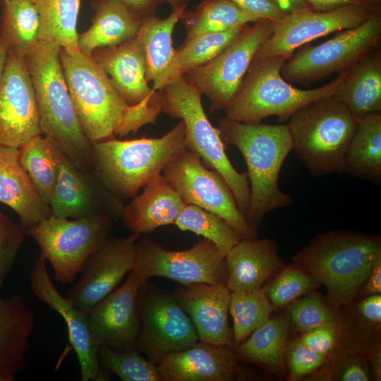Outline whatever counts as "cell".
I'll return each instance as SVG.
<instances>
[{"mask_svg": "<svg viewBox=\"0 0 381 381\" xmlns=\"http://www.w3.org/2000/svg\"><path fill=\"white\" fill-rule=\"evenodd\" d=\"M60 61L76 116L91 143L135 133L156 123L159 104H128L92 56L61 48Z\"/></svg>", "mask_w": 381, "mask_h": 381, "instance_id": "cell-1", "label": "cell"}, {"mask_svg": "<svg viewBox=\"0 0 381 381\" xmlns=\"http://www.w3.org/2000/svg\"><path fill=\"white\" fill-rule=\"evenodd\" d=\"M218 129L223 141L236 147L245 159L250 190L246 220L256 231L267 213L294 202L278 183L282 165L293 150L289 126L247 123L224 117Z\"/></svg>", "mask_w": 381, "mask_h": 381, "instance_id": "cell-2", "label": "cell"}, {"mask_svg": "<svg viewBox=\"0 0 381 381\" xmlns=\"http://www.w3.org/2000/svg\"><path fill=\"white\" fill-rule=\"evenodd\" d=\"M380 258V236L334 230L315 236L294 260L325 286L329 302L339 307L354 298Z\"/></svg>", "mask_w": 381, "mask_h": 381, "instance_id": "cell-3", "label": "cell"}, {"mask_svg": "<svg viewBox=\"0 0 381 381\" xmlns=\"http://www.w3.org/2000/svg\"><path fill=\"white\" fill-rule=\"evenodd\" d=\"M186 147L181 120L160 138L120 140L114 137L92 142V171L116 197L133 198L162 175L168 162Z\"/></svg>", "mask_w": 381, "mask_h": 381, "instance_id": "cell-4", "label": "cell"}, {"mask_svg": "<svg viewBox=\"0 0 381 381\" xmlns=\"http://www.w3.org/2000/svg\"><path fill=\"white\" fill-rule=\"evenodd\" d=\"M61 47L39 41L25 57L42 135L56 141L78 167L92 171L91 142L76 116L60 61Z\"/></svg>", "mask_w": 381, "mask_h": 381, "instance_id": "cell-5", "label": "cell"}, {"mask_svg": "<svg viewBox=\"0 0 381 381\" xmlns=\"http://www.w3.org/2000/svg\"><path fill=\"white\" fill-rule=\"evenodd\" d=\"M287 60L281 56L254 57L237 92L224 109L225 117L247 123H260L275 116L284 123L307 104L333 95L349 71L331 82L314 89H299L282 78Z\"/></svg>", "mask_w": 381, "mask_h": 381, "instance_id": "cell-6", "label": "cell"}, {"mask_svg": "<svg viewBox=\"0 0 381 381\" xmlns=\"http://www.w3.org/2000/svg\"><path fill=\"white\" fill-rule=\"evenodd\" d=\"M358 123L333 95L307 104L287 123L293 150L315 176L344 173L347 150Z\"/></svg>", "mask_w": 381, "mask_h": 381, "instance_id": "cell-7", "label": "cell"}, {"mask_svg": "<svg viewBox=\"0 0 381 381\" xmlns=\"http://www.w3.org/2000/svg\"><path fill=\"white\" fill-rule=\"evenodd\" d=\"M158 92L161 111L183 122L186 147L223 177L246 219L250 199L247 173L238 172L229 159L219 129L205 114L201 92L183 75Z\"/></svg>", "mask_w": 381, "mask_h": 381, "instance_id": "cell-8", "label": "cell"}, {"mask_svg": "<svg viewBox=\"0 0 381 381\" xmlns=\"http://www.w3.org/2000/svg\"><path fill=\"white\" fill-rule=\"evenodd\" d=\"M114 219L105 214L72 220L51 215L27 230L54 272L66 284L80 272L90 256L109 238Z\"/></svg>", "mask_w": 381, "mask_h": 381, "instance_id": "cell-9", "label": "cell"}, {"mask_svg": "<svg viewBox=\"0 0 381 381\" xmlns=\"http://www.w3.org/2000/svg\"><path fill=\"white\" fill-rule=\"evenodd\" d=\"M380 37L378 9L360 25L340 31L322 44L298 50L284 64L282 75L286 81L305 85L349 71L378 46Z\"/></svg>", "mask_w": 381, "mask_h": 381, "instance_id": "cell-10", "label": "cell"}, {"mask_svg": "<svg viewBox=\"0 0 381 381\" xmlns=\"http://www.w3.org/2000/svg\"><path fill=\"white\" fill-rule=\"evenodd\" d=\"M138 349L157 365L169 354L199 340L195 326L174 294L143 282L137 296Z\"/></svg>", "mask_w": 381, "mask_h": 381, "instance_id": "cell-11", "label": "cell"}, {"mask_svg": "<svg viewBox=\"0 0 381 381\" xmlns=\"http://www.w3.org/2000/svg\"><path fill=\"white\" fill-rule=\"evenodd\" d=\"M132 272L141 282L161 277L182 284L226 285L228 276L225 256L205 238L187 250L174 251L164 249L150 237L140 236L135 244Z\"/></svg>", "mask_w": 381, "mask_h": 381, "instance_id": "cell-12", "label": "cell"}, {"mask_svg": "<svg viewBox=\"0 0 381 381\" xmlns=\"http://www.w3.org/2000/svg\"><path fill=\"white\" fill-rule=\"evenodd\" d=\"M162 174L185 203L218 215L243 238L256 237L257 231L248 224L226 182L217 171L207 168L197 153L183 149Z\"/></svg>", "mask_w": 381, "mask_h": 381, "instance_id": "cell-13", "label": "cell"}, {"mask_svg": "<svg viewBox=\"0 0 381 381\" xmlns=\"http://www.w3.org/2000/svg\"><path fill=\"white\" fill-rule=\"evenodd\" d=\"M273 22L260 19L240 34L208 63L183 75L210 100V111L226 109L237 92L256 53L271 36Z\"/></svg>", "mask_w": 381, "mask_h": 381, "instance_id": "cell-14", "label": "cell"}, {"mask_svg": "<svg viewBox=\"0 0 381 381\" xmlns=\"http://www.w3.org/2000/svg\"><path fill=\"white\" fill-rule=\"evenodd\" d=\"M378 9L377 6L346 5L327 11L308 8L286 14L273 22L271 36L255 56H281L288 60L302 45L334 32L357 27Z\"/></svg>", "mask_w": 381, "mask_h": 381, "instance_id": "cell-15", "label": "cell"}, {"mask_svg": "<svg viewBox=\"0 0 381 381\" xmlns=\"http://www.w3.org/2000/svg\"><path fill=\"white\" fill-rule=\"evenodd\" d=\"M42 135L25 57L8 54L0 81V144L19 148Z\"/></svg>", "mask_w": 381, "mask_h": 381, "instance_id": "cell-16", "label": "cell"}, {"mask_svg": "<svg viewBox=\"0 0 381 381\" xmlns=\"http://www.w3.org/2000/svg\"><path fill=\"white\" fill-rule=\"evenodd\" d=\"M138 234L127 237L109 236L87 260L78 283L67 298L79 309L87 313L116 289L134 267L135 244Z\"/></svg>", "mask_w": 381, "mask_h": 381, "instance_id": "cell-17", "label": "cell"}, {"mask_svg": "<svg viewBox=\"0 0 381 381\" xmlns=\"http://www.w3.org/2000/svg\"><path fill=\"white\" fill-rule=\"evenodd\" d=\"M124 205L93 171L78 167L67 156L62 160L49 207L61 218L105 214L120 218Z\"/></svg>", "mask_w": 381, "mask_h": 381, "instance_id": "cell-18", "label": "cell"}, {"mask_svg": "<svg viewBox=\"0 0 381 381\" xmlns=\"http://www.w3.org/2000/svg\"><path fill=\"white\" fill-rule=\"evenodd\" d=\"M46 261L40 253L33 262L30 273V289L33 294L65 321L70 343L80 365L81 380H106L107 376L99 366L98 347L91 334L87 313L57 291L48 273Z\"/></svg>", "mask_w": 381, "mask_h": 381, "instance_id": "cell-19", "label": "cell"}, {"mask_svg": "<svg viewBox=\"0 0 381 381\" xmlns=\"http://www.w3.org/2000/svg\"><path fill=\"white\" fill-rule=\"evenodd\" d=\"M141 283L131 271L123 285L87 313L91 334L98 349L138 351L137 296Z\"/></svg>", "mask_w": 381, "mask_h": 381, "instance_id": "cell-20", "label": "cell"}, {"mask_svg": "<svg viewBox=\"0 0 381 381\" xmlns=\"http://www.w3.org/2000/svg\"><path fill=\"white\" fill-rule=\"evenodd\" d=\"M157 368L160 381H231L243 377L232 347L200 340L169 354Z\"/></svg>", "mask_w": 381, "mask_h": 381, "instance_id": "cell-21", "label": "cell"}, {"mask_svg": "<svg viewBox=\"0 0 381 381\" xmlns=\"http://www.w3.org/2000/svg\"><path fill=\"white\" fill-rule=\"evenodd\" d=\"M231 292L225 284H183L174 294L196 329L199 340L233 346V333L228 322Z\"/></svg>", "mask_w": 381, "mask_h": 381, "instance_id": "cell-22", "label": "cell"}, {"mask_svg": "<svg viewBox=\"0 0 381 381\" xmlns=\"http://www.w3.org/2000/svg\"><path fill=\"white\" fill-rule=\"evenodd\" d=\"M91 56L128 104L152 101L159 105V92L146 79L143 52L136 35L118 46L97 49Z\"/></svg>", "mask_w": 381, "mask_h": 381, "instance_id": "cell-23", "label": "cell"}, {"mask_svg": "<svg viewBox=\"0 0 381 381\" xmlns=\"http://www.w3.org/2000/svg\"><path fill=\"white\" fill-rule=\"evenodd\" d=\"M186 6L173 9L167 18L155 14L145 16L136 37L142 47L146 79L152 89L159 91L181 77L176 64V49L172 35Z\"/></svg>", "mask_w": 381, "mask_h": 381, "instance_id": "cell-24", "label": "cell"}, {"mask_svg": "<svg viewBox=\"0 0 381 381\" xmlns=\"http://www.w3.org/2000/svg\"><path fill=\"white\" fill-rule=\"evenodd\" d=\"M35 323L19 294L0 296V381H14L28 368L26 354Z\"/></svg>", "mask_w": 381, "mask_h": 381, "instance_id": "cell-25", "label": "cell"}, {"mask_svg": "<svg viewBox=\"0 0 381 381\" xmlns=\"http://www.w3.org/2000/svg\"><path fill=\"white\" fill-rule=\"evenodd\" d=\"M0 202L11 207L26 230L52 215L19 159L18 148L0 144Z\"/></svg>", "mask_w": 381, "mask_h": 381, "instance_id": "cell-26", "label": "cell"}, {"mask_svg": "<svg viewBox=\"0 0 381 381\" xmlns=\"http://www.w3.org/2000/svg\"><path fill=\"white\" fill-rule=\"evenodd\" d=\"M143 191L124 205L120 218L133 234H147L174 224L185 202L163 175L143 187Z\"/></svg>", "mask_w": 381, "mask_h": 381, "instance_id": "cell-27", "label": "cell"}, {"mask_svg": "<svg viewBox=\"0 0 381 381\" xmlns=\"http://www.w3.org/2000/svg\"><path fill=\"white\" fill-rule=\"evenodd\" d=\"M231 292L260 289L280 265L277 244L265 238H242L226 255Z\"/></svg>", "mask_w": 381, "mask_h": 381, "instance_id": "cell-28", "label": "cell"}, {"mask_svg": "<svg viewBox=\"0 0 381 381\" xmlns=\"http://www.w3.org/2000/svg\"><path fill=\"white\" fill-rule=\"evenodd\" d=\"M90 27L78 35V50L91 56L99 48L118 46L133 38L144 16L119 0H95Z\"/></svg>", "mask_w": 381, "mask_h": 381, "instance_id": "cell-29", "label": "cell"}, {"mask_svg": "<svg viewBox=\"0 0 381 381\" xmlns=\"http://www.w3.org/2000/svg\"><path fill=\"white\" fill-rule=\"evenodd\" d=\"M289 324L288 315L270 318L242 343L232 347L234 356L284 378L287 372L286 352Z\"/></svg>", "mask_w": 381, "mask_h": 381, "instance_id": "cell-30", "label": "cell"}, {"mask_svg": "<svg viewBox=\"0 0 381 381\" xmlns=\"http://www.w3.org/2000/svg\"><path fill=\"white\" fill-rule=\"evenodd\" d=\"M333 96L359 120L381 112V54L373 50L354 65Z\"/></svg>", "mask_w": 381, "mask_h": 381, "instance_id": "cell-31", "label": "cell"}, {"mask_svg": "<svg viewBox=\"0 0 381 381\" xmlns=\"http://www.w3.org/2000/svg\"><path fill=\"white\" fill-rule=\"evenodd\" d=\"M0 1V41L8 54L25 57L39 42L40 20L35 1Z\"/></svg>", "mask_w": 381, "mask_h": 381, "instance_id": "cell-32", "label": "cell"}, {"mask_svg": "<svg viewBox=\"0 0 381 381\" xmlns=\"http://www.w3.org/2000/svg\"><path fill=\"white\" fill-rule=\"evenodd\" d=\"M344 172L368 180L381 179V112L361 118L350 142Z\"/></svg>", "mask_w": 381, "mask_h": 381, "instance_id": "cell-33", "label": "cell"}, {"mask_svg": "<svg viewBox=\"0 0 381 381\" xmlns=\"http://www.w3.org/2000/svg\"><path fill=\"white\" fill-rule=\"evenodd\" d=\"M19 159L34 187L49 205L62 160L61 146L43 135H37L18 148Z\"/></svg>", "mask_w": 381, "mask_h": 381, "instance_id": "cell-34", "label": "cell"}, {"mask_svg": "<svg viewBox=\"0 0 381 381\" xmlns=\"http://www.w3.org/2000/svg\"><path fill=\"white\" fill-rule=\"evenodd\" d=\"M40 16L39 41L78 51L77 22L80 0H35Z\"/></svg>", "mask_w": 381, "mask_h": 381, "instance_id": "cell-35", "label": "cell"}, {"mask_svg": "<svg viewBox=\"0 0 381 381\" xmlns=\"http://www.w3.org/2000/svg\"><path fill=\"white\" fill-rule=\"evenodd\" d=\"M260 20L237 6L231 0H203L192 11H185L180 21L186 30V38L244 26Z\"/></svg>", "mask_w": 381, "mask_h": 381, "instance_id": "cell-36", "label": "cell"}, {"mask_svg": "<svg viewBox=\"0 0 381 381\" xmlns=\"http://www.w3.org/2000/svg\"><path fill=\"white\" fill-rule=\"evenodd\" d=\"M174 225L212 241L226 256L242 236L218 215L198 206L185 203Z\"/></svg>", "mask_w": 381, "mask_h": 381, "instance_id": "cell-37", "label": "cell"}, {"mask_svg": "<svg viewBox=\"0 0 381 381\" xmlns=\"http://www.w3.org/2000/svg\"><path fill=\"white\" fill-rule=\"evenodd\" d=\"M273 311L270 301L262 288L231 292L229 312L233 319V346L246 339L264 324Z\"/></svg>", "mask_w": 381, "mask_h": 381, "instance_id": "cell-38", "label": "cell"}, {"mask_svg": "<svg viewBox=\"0 0 381 381\" xmlns=\"http://www.w3.org/2000/svg\"><path fill=\"white\" fill-rule=\"evenodd\" d=\"M246 25L222 32L203 33L185 40L181 48L176 49V64L180 73L183 75L186 71L212 60L240 34Z\"/></svg>", "mask_w": 381, "mask_h": 381, "instance_id": "cell-39", "label": "cell"}, {"mask_svg": "<svg viewBox=\"0 0 381 381\" xmlns=\"http://www.w3.org/2000/svg\"><path fill=\"white\" fill-rule=\"evenodd\" d=\"M100 368L123 381H160L157 365L138 351H119L107 347L98 349Z\"/></svg>", "mask_w": 381, "mask_h": 381, "instance_id": "cell-40", "label": "cell"}, {"mask_svg": "<svg viewBox=\"0 0 381 381\" xmlns=\"http://www.w3.org/2000/svg\"><path fill=\"white\" fill-rule=\"evenodd\" d=\"M289 304V322L298 332H303L325 326L339 327L337 316L316 294L297 298Z\"/></svg>", "mask_w": 381, "mask_h": 381, "instance_id": "cell-41", "label": "cell"}, {"mask_svg": "<svg viewBox=\"0 0 381 381\" xmlns=\"http://www.w3.org/2000/svg\"><path fill=\"white\" fill-rule=\"evenodd\" d=\"M315 283V279L301 267L291 266L284 269L264 291L274 310L311 291Z\"/></svg>", "mask_w": 381, "mask_h": 381, "instance_id": "cell-42", "label": "cell"}, {"mask_svg": "<svg viewBox=\"0 0 381 381\" xmlns=\"http://www.w3.org/2000/svg\"><path fill=\"white\" fill-rule=\"evenodd\" d=\"M369 365L356 354L337 346L313 374L315 380L368 381Z\"/></svg>", "mask_w": 381, "mask_h": 381, "instance_id": "cell-43", "label": "cell"}, {"mask_svg": "<svg viewBox=\"0 0 381 381\" xmlns=\"http://www.w3.org/2000/svg\"><path fill=\"white\" fill-rule=\"evenodd\" d=\"M27 230L0 212V289L13 268Z\"/></svg>", "mask_w": 381, "mask_h": 381, "instance_id": "cell-44", "label": "cell"}, {"mask_svg": "<svg viewBox=\"0 0 381 381\" xmlns=\"http://www.w3.org/2000/svg\"><path fill=\"white\" fill-rule=\"evenodd\" d=\"M328 356L320 355L306 347L300 339L287 344L286 365L289 380L295 381L315 373L325 363Z\"/></svg>", "mask_w": 381, "mask_h": 381, "instance_id": "cell-45", "label": "cell"}, {"mask_svg": "<svg viewBox=\"0 0 381 381\" xmlns=\"http://www.w3.org/2000/svg\"><path fill=\"white\" fill-rule=\"evenodd\" d=\"M339 327L325 326L301 333L298 339L308 349L322 356H328L337 346Z\"/></svg>", "mask_w": 381, "mask_h": 381, "instance_id": "cell-46", "label": "cell"}, {"mask_svg": "<svg viewBox=\"0 0 381 381\" xmlns=\"http://www.w3.org/2000/svg\"><path fill=\"white\" fill-rule=\"evenodd\" d=\"M243 11L259 19H268L277 22L284 18L286 13L272 0H231Z\"/></svg>", "mask_w": 381, "mask_h": 381, "instance_id": "cell-47", "label": "cell"}, {"mask_svg": "<svg viewBox=\"0 0 381 381\" xmlns=\"http://www.w3.org/2000/svg\"><path fill=\"white\" fill-rule=\"evenodd\" d=\"M358 311L364 320L375 325L381 322L380 294L368 296L358 305Z\"/></svg>", "mask_w": 381, "mask_h": 381, "instance_id": "cell-48", "label": "cell"}, {"mask_svg": "<svg viewBox=\"0 0 381 381\" xmlns=\"http://www.w3.org/2000/svg\"><path fill=\"white\" fill-rule=\"evenodd\" d=\"M310 8L315 11H327L346 5L375 7L373 0H306Z\"/></svg>", "mask_w": 381, "mask_h": 381, "instance_id": "cell-49", "label": "cell"}, {"mask_svg": "<svg viewBox=\"0 0 381 381\" xmlns=\"http://www.w3.org/2000/svg\"><path fill=\"white\" fill-rule=\"evenodd\" d=\"M363 286V292L366 296L381 293V258L374 263Z\"/></svg>", "mask_w": 381, "mask_h": 381, "instance_id": "cell-50", "label": "cell"}, {"mask_svg": "<svg viewBox=\"0 0 381 381\" xmlns=\"http://www.w3.org/2000/svg\"><path fill=\"white\" fill-rule=\"evenodd\" d=\"M134 9L143 16L155 14L157 4L155 0H119Z\"/></svg>", "mask_w": 381, "mask_h": 381, "instance_id": "cell-51", "label": "cell"}, {"mask_svg": "<svg viewBox=\"0 0 381 381\" xmlns=\"http://www.w3.org/2000/svg\"><path fill=\"white\" fill-rule=\"evenodd\" d=\"M282 11L289 14L310 8L306 0H272Z\"/></svg>", "mask_w": 381, "mask_h": 381, "instance_id": "cell-52", "label": "cell"}, {"mask_svg": "<svg viewBox=\"0 0 381 381\" xmlns=\"http://www.w3.org/2000/svg\"><path fill=\"white\" fill-rule=\"evenodd\" d=\"M370 358L373 378L376 381H380L381 380V349L380 345L373 347Z\"/></svg>", "mask_w": 381, "mask_h": 381, "instance_id": "cell-53", "label": "cell"}, {"mask_svg": "<svg viewBox=\"0 0 381 381\" xmlns=\"http://www.w3.org/2000/svg\"><path fill=\"white\" fill-rule=\"evenodd\" d=\"M192 0H155L157 5L162 3H167L170 5L172 10L183 6H186L187 4Z\"/></svg>", "mask_w": 381, "mask_h": 381, "instance_id": "cell-54", "label": "cell"}, {"mask_svg": "<svg viewBox=\"0 0 381 381\" xmlns=\"http://www.w3.org/2000/svg\"><path fill=\"white\" fill-rule=\"evenodd\" d=\"M7 56H8V52L5 47L3 45V44L0 41V81H1L3 73H4V68H5Z\"/></svg>", "mask_w": 381, "mask_h": 381, "instance_id": "cell-55", "label": "cell"}, {"mask_svg": "<svg viewBox=\"0 0 381 381\" xmlns=\"http://www.w3.org/2000/svg\"><path fill=\"white\" fill-rule=\"evenodd\" d=\"M381 0H373V1L376 4H378L380 2Z\"/></svg>", "mask_w": 381, "mask_h": 381, "instance_id": "cell-56", "label": "cell"}, {"mask_svg": "<svg viewBox=\"0 0 381 381\" xmlns=\"http://www.w3.org/2000/svg\"><path fill=\"white\" fill-rule=\"evenodd\" d=\"M33 1H35V0H33Z\"/></svg>", "mask_w": 381, "mask_h": 381, "instance_id": "cell-57", "label": "cell"}]
</instances>
